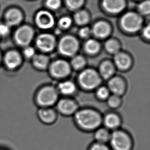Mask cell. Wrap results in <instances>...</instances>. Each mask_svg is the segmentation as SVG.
Returning a JSON list of instances; mask_svg holds the SVG:
<instances>
[{
    "mask_svg": "<svg viewBox=\"0 0 150 150\" xmlns=\"http://www.w3.org/2000/svg\"><path fill=\"white\" fill-rule=\"evenodd\" d=\"M40 119L45 124H51L56 120L57 115L54 110L45 108L40 110L38 112Z\"/></svg>",
    "mask_w": 150,
    "mask_h": 150,
    "instance_id": "obj_20",
    "label": "cell"
},
{
    "mask_svg": "<svg viewBox=\"0 0 150 150\" xmlns=\"http://www.w3.org/2000/svg\"><path fill=\"white\" fill-rule=\"evenodd\" d=\"M102 122H103L105 128L109 131L117 130L121 124L120 117L115 114L109 113L106 115Z\"/></svg>",
    "mask_w": 150,
    "mask_h": 150,
    "instance_id": "obj_16",
    "label": "cell"
},
{
    "mask_svg": "<svg viewBox=\"0 0 150 150\" xmlns=\"http://www.w3.org/2000/svg\"><path fill=\"white\" fill-rule=\"evenodd\" d=\"M99 73L95 70L87 69L81 71L79 76V82L81 87L88 90L94 89L101 82Z\"/></svg>",
    "mask_w": 150,
    "mask_h": 150,
    "instance_id": "obj_4",
    "label": "cell"
},
{
    "mask_svg": "<svg viewBox=\"0 0 150 150\" xmlns=\"http://www.w3.org/2000/svg\"><path fill=\"white\" fill-rule=\"evenodd\" d=\"M110 148L111 150H132L133 142L127 132L122 130H114L111 133Z\"/></svg>",
    "mask_w": 150,
    "mask_h": 150,
    "instance_id": "obj_2",
    "label": "cell"
},
{
    "mask_svg": "<svg viewBox=\"0 0 150 150\" xmlns=\"http://www.w3.org/2000/svg\"><path fill=\"white\" fill-rule=\"evenodd\" d=\"M139 14L142 16H148L150 13V0H145L142 2L138 6Z\"/></svg>",
    "mask_w": 150,
    "mask_h": 150,
    "instance_id": "obj_29",
    "label": "cell"
},
{
    "mask_svg": "<svg viewBox=\"0 0 150 150\" xmlns=\"http://www.w3.org/2000/svg\"><path fill=\"white\" fill-rule=\"evenodd\" d=\"M58 99V92L52 86H46L39 91L37 101L40 105L48 107L54 105Z\"/></svg>",
    "mask_w": 150,
    "mask_h": 150,
    "instance_id": "obj_6",
    "label": "cell"
},
{
    "mask_svg": "<svg viewBox=\"0 0 150 150\" xmlns=\"http://www.w3.org/2000/svg\"><path fill=\"white\" fill-rule=\"evenodd\" d=\"M120 24L124 31L134 33L138 32L142 28L143 19L142 16L138 13L130 11L122 16Z\"/></svg>",
    "mask_w": 150,
    "mask_h": 150,
    "instance_id": "obj_3",
    "label": "cell"
},
{
    "mask_svg": "<svg viewBox=\"0 0 150 150\" xmlns=\"http://www.w3.org/2000/svg\"><path fill=\"white\" fill-rule=\"evenodd\" d=\"M34 31L29 26L25 25L21 27L15 33V40L16 43L21 46L29 45L33 40Z\"/></svg>",
    "mask_w": 150,
    "mask_h": 150,
    "instance_id": "obj_10",
    "label": "cell"
},
{
    "mask_svg": "<svg viewBox=\"0 0 150 150\" xmlns=\"http://www.w3.org/2000/svg\"><path fill=\"white\" fill-rule=\"evenodd\" d=\"M24 53L25 57L28 58H33V57L35 55V49L31 47H27L25 49Z\"/></svg>",
    "mask_w": 150,
    "mask_h": 150,
    "instance_id": "obj_36",
    "label": "cell"
},
{
    "mask_svg": "<svg viewBox=\"0 0 150 150\" xmlns=\"http://www.w3.org/2000/svg\"><path fill=\"white\" fill-rule=\"evenodd\" d=\"M72 21L69 16L62 17L58 22L59 27L62 29H67L69 28L72 25Z\"/></svg>",
    "mask_w": 150,
    "mask_h": 150,
    "instance_id": "obj_30",
    "label": "cell"
},
{
    "mask_svg": "<svg viewBox=\"0 0 150 150\" xmlns=\"http://www.w3.org/2000/svg\"><path fill=\"white\" fill-rule=\"evenodd\" d=\"M115 72L113 64L109 61H104L99 67V74L104 79H111Z\"/></svg>",
    "mask_w": 150,
    "mask_h": 150,
    "instance_id": "obj_18",
    "label": "cell"
},
{
    "mask_svg": "<svg viewBox=\"0 0 150 150\" xmlns=\"http://www.w3.org/2000/svg\"><path fill=\"white\" fill-rule=\"evenodd\" d=\"M131 59L129 55L125 53L118 52L114 56V63L116 67L121 70H126L131 65Z\"/></svg>",
    "mask_w": 150,
    "mask_h": 150,
    "instance_id": "obj_15",
    "label": "cell"
},
{
    "mask_svg": "<svg viewBox=\"0 0 150 150\" xmlns=\"http://www.w3.org/2000/svg\"><path fill=\"white\" fill-rule=\"evenodd\" d=\"M88 150H111L107 144L95 142L92 144Z\"/></svg>",
    "mask_w": 150,
    "mask_h": 150,
    "instance_id": "obj_34",
    "label": "cell"
},
{
    "mask_svg": "<svg viewBox=\"0 0 150 150\" xmlns=\"http://www.w3.org/2000/svg\"><path fill=\"white\" fill-rule=\"evenodd\" d=\"M110 131L105 128H98L94 131V137L96 142L107 144L109 142L111 136Z\"/></svg>",
    "mask_w": 150,
    "mask_h": 150,
    "instance_id": "obj_21",
    "label": "cell"
},
{
    "mask_svg": "<svg viewBox=\"0 0 150 150\" xmlns=\"http://www.w3.org/2000/svg\"><path fill=\"white\" fill-rule=\"evenodd\" d=\"M91 29L92 33L100 39H104L108 37L111 31L109 24L104 21H98Z\"/></svg>",
    "mask_w": 150,
    "mask_h": 150,
    "instance_id": "obj_12",
    "label": "cell"
},
{
    "mask_svg": "<svg viewBox=\"0 0 150 150\" xmlns=\"http://www.w3.org/2000/svg\"><path fill=\"white\" fill-rule=\"evenodd\" d=\"M77 106L75 101L68 98H63L57 104V109L65 115H70L76 112Z\"/></svg>",
    "mask_w": 150,
    "mask_h": 150,
    "instance_id": "obj_13",
    "label": "cell"
},
{
    "mask_svg": "<svg viewBox=\"0 0 150 150\" xmlns=\"http://www.w3.org/2000/svg\"><path fill=\"white\" fill-rule=\"evenodd\" d=\"M73 18L76 24L79 26H85L89 22V14L86 10H79L75 12Z\"/></svg>",
    "mask_w": 150,
    "mask_h": 150,
    "instance_id": "obj_22",
    "label": "cell"
},
{
    "mask_svg": "<svg viewBox=\"0 0 150 150\" xmlns=\"http://www.w3.org/2000/svg\"><path fill=\"white\" fill-rule=\"evenodd\" d=\"M35 21L38 27L44 30L52 28L55 24L54 16L47 10H41L38 12Z\"/></svg>",
    "mask_w": 150,
    "mask_h": 150,
    "instance_id": "obj_8",
    "label": "cell"
},
{
    "mask_svg": "<svg viewBox=\"0 0 150 150\" xmlns=\"http://www.w3.org/2000/svg\"><path fill=\"white\" fill-rule=\"evenodd\" d=\"M67 7L71 10H78L83 6L85 0H65Z\"/></svg>",
    "mask_w": 150,
    "mask_h": 150,
    "instance_id": "obj_28",
    "label": "cell"
},
{
    "mask_svg": "<svg viewBox=\"0 0 150 150\" xmlns=\"http://www.w3.org/2000/svg\"><path fill=\"white\" fill-rule=\"evenodd\" d=\"M46 6L52 10H57L59 9L62 5L61 0H47L46 1Z\"/></svg>",
    "mask_w": 150,
    "mask_h": 150,
    "instance_id": "obj_33",
    "label": "cell"
},
{
    "mask_svg": "<svg viewBox=\"0 0 150 150\" xmlns=\"http://www.w3.org/2000/svg\"><path fill=\"white\" fill-rule=\"evenodd\" d=\"M74 120L77 126L86 132L94 131L100 128L103 120L98 112L91 109H83L76 112Z\"/></svg>",
    "mask_w": 150,
    "mask_h": 150,
    "instance_id": "obj_1",
    "label": "cell"
},
{
    "mask_svg": "<svg viewBox=\"0 0 150 150\" xmlns=\"http://www.w3.org/2000/svg\"><path fill=\"white\" fill-rule=\"evenodd\" d=\"M91 33V29L88 27H83L79 31V35L81 39H87Z\"/></svg>",
    "mask_w": 150,
    "mask_h": 150,
    "instance_id": "obj_35",
    "label": "cell"
},
{
    "mask_svg": "<svg viewBox=\"0 0 150 150\" xmlns=\"http://www.w3.org/2000/svg\"><path fill=\"white\" fill-rule=\"evenodd\" d=\"M79 42L75 37L68 35L61 38L58 44V50L61 54L65 57L75 55L79 49Z\"/></svg>",
    "mask_w": 150,
    "mask_h": 150,
    "instance_id": "obj_5",
    "label": "cell"
},
{
    "mask_svg": "<svg viewBox=\"0 0 150 150\" xmlns=\"http://www.w3.org/2000/svg\"><path fill=\"white\" fill-rule=\"evenodd\" d=\"M21 58L18 53L15 51H10L5 57V63L10 69H14L20 64Z\"/></svg>",
    "mask_w": 150,
    "mask_h": 150,
    "instance_id": "obj_19",
    "label": "cell"
},
{
    "mask_svg": "<svg viewBox=\"0 0 150 150\" xmlns=\"http://www.w3.org/2000/svg\"><path fill=\"white\" fill-rule=\"evenodd\" d=\"M37 47L44 52H49L54 49L56 39L53 35L50 33H43L37 38Z\"/></svg>",
    "mask_w": 150,
    "mask_h": 150,
    "instance_id": "obj_9",
    "label": "cell"
},
{
    "mask_svg": "<svg viewBox=\"0 0 150 150\" xmlns=\"http://www.w3.org/2000/svg\"><path fill=\"white\" fill-rule=\"evenodd\" d=\"M5 18L8 26H14L21 22L23 18L22 14L18 9L12 8L7 11Z\"/></svg>",
    "mask_w": 150,
    "mask_h": 150,
    "instance_id": "obj_17",
    "label": "cell"
},
{
    "mask_svg": "<svg viewBox=\"0 0 150 150\" xmlns=\"http://www.w3.org/2000/svg\"><path fill=\"white\" fill-rule=\"evenodd\" d=\"M96 96L100 100L107 99L109 96V90L104 86L98 88L96 91Z\"/></svg>",
    "mask_w": 150,
    "mask_h": 150,
    "instance_id": "obj_32",
    "label": "cell"
},
{
    "mask_svg": "<svg viewBox=\"0 0 150 150\" xmlns=\"http://www.w3.org/2000/svg\"><path fill=\"white\" fill-rule=\"evenodd\" d=\"M86 61L85 57L80 55L73 56L71 59V66L75 70H81L85 66Z\"/></svg>",
    "mask_w": 150,
    "mask_h": 150,
    "instance_id": "obj_27",
    "label": "cell"
},
{
    "mask_svg": "<svg viewBox=\"0 0 150 150\" xmlns=\"http://www.w3.org/2000/svg\"><path fill=\"white\" fill-rule=\"evenodd\" d=\"M1 54H0V61H1Z\"/></svg>",
    "mask_w": 150,
    "mask_h": 150,
    "instance_id": "obj_39",
    "label": "cell"
},
{
    "mask_svg": "<svg viewBox=\"0 0 150 150\" xmlns=\"http://www.w3.org/2000/svg\"><path fill=\"white\" fill-rule=\"evenodd\" d=\"M100 45L98 41L94 39H89L84 44V50L89 54H95L100 51Z\"/></svg>",
    "mask_w": 150,
    "mask_h": 150,
    "instance_id": "obj_23",
    "label": "cell"
},
{
    "mask_svg": "<svg viewBox=\"0 0 150 150\" xmlns=\"http://www.w3.org/2000/svg\"><path fill=\"white\" fill-rule=\"evenodd\" d=\"M0 150H2V149H0Z\"/></svg>",
    "mask_w": 150,
    "mask_h": 150,
    "instance_id": "obj_40",
    "label": "cell"
},
{
    "mask_svg": "<svg viewBox=\"0 0 150 150\" xmlns=\"http://www.w3.org/2000/svg\"><path fill=\"white\" fill-rule=\"evenodd\" d=\"M9 31V26L8 25L0 24V37L5 36L8 34Z\"/></svg>",
    "mask_w": 150,
    "mask_h": 150,
    "instance_id": "obj_37",
    "label": "cell"
},
{
    "mask_svg": "<svg viewBox=\"0 0 150 150\" xmlns=\"http://www.w3.org/2000/svg\"><path fill=\"white\" fill-rule=\"evenodd\" d=\"M108 99V104L110 107L115 108L120 105V99L119 96L113 94V96H109Z\"/></svg>",
    "mask_w": 150,
    "mask_h": 150,
    "instance_id": "obj_31",
    "label": "cell"
},
{
    "mask_svg": "<svg viewBox=\"0 0 150 150\" xmlns=\"http://www.w3.org/2000/svg\"><path fill=\"white\" fill-rule=\"evenodd\" d=\"M105 47L106 51L110 54H115L120 52V44L114 39H110L106 41Z\"/></svg>",
    "mask_w": 150,
    "mask_h": 150,
    "instance_id": "obj_26",
    "label": "cell"
},
{
    "mask_svg": "<svg viewBox=\"0 0 150 150\" xmlns=\"http://www.w3.org/2000/svg\"><path fill=\"white\" fill-rule=\"evenodd\" d=\"M50 74L57 79H62L69 75L71 71V66L67 61L57 59L54 61L50 66Z\"/></svg>",
    "mask_w": 150,
    "mask_h": 150,
    "instance_id": "obj_7",
    "label": "cell"
},
{
    "mask_svg": "<svg viewBox=\"0 0 150 150\" xmlns=\"http://www.w3.org/2000/svg\"><path fill=\"white\" fill-rule=\"evenodd\" d=\"M108 89L114 95L120 96L124 93L126 85L124 80L120 77H111L108 83Z\"/></svg>",
    "mask_w": 150,
    "mask_h": 150,
    "instance_id": "obj_14",
    "label": "cell"
},
{
    "mask_svg": "<svg viewBox=\"0 0 150 150\" xmlns=\"http://www.w3.org/2000/svg\"><path fill=\"white\" fill-rule=\"evenodd\" d=\"M33 62L35 67L40 69H44L49 64L48 57L44 54H35L33 57Z\"/></svg>",
    "mask_w": 150,
    "mask_h": 150,
    "instance_id": "obj_24",
    "label": "cell"
},
{
    "mask_svg": "<svg viewBox=\"0 0 150 150\" xmlns=\"http://www.w3.org/2000/svg\"><path fill=\"white\" fill-rule=\"evenodd\" d=\"M142 35L143 37L146 40H149L150 38V25L148 24L146 26L144 27L142 29Z\"/></svg>",
    "mask_w": 150,
    "mask_h": 150,
    "instance_id": "obj_38",
    "label": "cell"
},
{
    "mask_svg": "<svg viewBox=\"0 0 150 150\" xmlns=\"http://www.w3.org/2000/svg\"><path fill=\"white\" fill-rule=\"evenodd\" d=\"M59 91L64 95H71L75 91L76 86L72 81H63L59 83L58 86Z\"/></svg>",
    "mask_w": 150,
    "mask_h": 150,
    "instance_id": "obj_25",
    "label": "cell"
},
{
    "mask_svg": "<svg viewBox=\"0 0 150 150\" xmlns=\"http://www.w3.org/2000/svg\"><path fill=\"white\" fill-rule=\"evenodd\" d=\"M102 6L107 12L117 14L125 9L126 1V0H103Z\"/></svg>",
    "mask_w": 150,
    "mask_h": 150,
    "instance_id": "obj_11",
    "label": "cell"
}]
</instances>
